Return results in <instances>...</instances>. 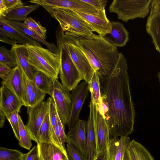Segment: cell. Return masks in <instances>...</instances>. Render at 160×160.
Instances as JSON below:
<instances>
[{
	"label": "cell",
	"mask_w": 160,
	"mask_h": 160,
	"mask_svg": "<svg viewBox=\"0 0 160 160\" xmlns=\"http://www.w3.org/2000/svg\"><path fill=\"white\" fill-rule=\"evenodd\" d=\"M128 69L126 59L120 53L110 72L100 77L102 103L97 109L106 120L110 139L128 136L133 130L135 110Z\"/></svg>",
	"instance_id": "1"
},
{
	"label": "cell",
	"mask_w": 160,
	"mask_h": 160,
	"mask_svg": "<svg viewBox=\"0 0 160 160\" xmlns=\"http://www.w3.org/2000/svg\"><path fill=\"white\" fill-rule=\"evenodd\" d=\"M64 37L81 49L100 77L108 75L115 66L120 52L103 37L95 34L85 36L68 32Z\"/></svg>",
	"instance_id": "2"
},
{
	"label": "cell",
	"mask_w": 160,
	"mask_h": 160,
	"mask_svg": "<svg viewBox=\"0 0 160 160\" xmlns=\"http://www.w3.org/2000/svg\"><path fill=\"white\" fill-rule=\"evenodd\" d=\"M28 60L36 70L41 72L52 79L58 78L60 66L58 54L41 46L27 45Z\"/></svg>",
	"instance_id": "3"
},
{
	"label": "cell",
	"mask_w": 160,
	"mask_h": 160,
	"mask_svg": "<svg viewBox=\"0 0 160 160\" xmlns=\"http://www.w3.org/2000/svg\"><path fill=\"white\" fill-rule=\"evenodd\" d=\"M56 36L60 62L59 77L62 85L71 91L83 79L69 54L63 48L64 32L62 30L57 31Z\"/></svg>",
	"instance_id": "4"
},
{
	"label": "cell",
	"mask_w": 160,
	"mask_h": 160,
	"mask_svg": "<svg viewBox=\"0 0 160 160\" xmlns=\"http://www.w3.org/2000/svg\"><path fill=\"white\" fill-rule=\"evenodd\" d=\"M58 22L61 30L85 36L92 35L93 31L73 10L54 8L46 10Z\"/></svg>",
	"instance_id": "5"
},
{
	"label": "cell",
	"mask_w": 160,
	"mask_h": 160,
	"mask_svg": "<svg viewBox=\"0 0 160 160\" xmlns=\"http://www.w3.org/2000/svg\"><path fill=\"white\" fill-rule=\"evenodd\" d=\"M152 0H114L108 8L117 14L118 18L127 22L137 18H144L150 11Z\"/></svg>",
	"instance_id": "6"
},
{
	"label": "cell",
	"mask_w": 160,
	"mask_h": 160,
	"mask_svg": "<svg viewBox=\"0 0 160 160\" xmlns=\"http://www.w3.org/2000/svg\"><path fill=\"white\" fill-rule=\"evenodd\" d=\"M53 87L51 97L56 106L58 116L63 126L68 124L71 110L70 91L58 80L53 79Z\"/></svg>",
	"instance_id": "7"
},
{
	"label": "cell",
	"mask_w": 160,
	"mask_h": 160,
	"mask_svg": "<svg viewBox=\"0 0 160 160\" xmlns=\"http://www.w3.org/2000/svg\"><path fill=\"white\" fill-rule=\"evenodd\" d=\"M63 47L69 54L83 80L89 84L95 72L87 57L76 44L67 41L65 38Z\"/></svg>",
	"instance_id": "8"
},
{
	"label": "cell",
	"mask_w": 160,
	"mask_h": 160,
	"mask_svg": "<svg viewBox=\"0 0 160 160\" xmlns=\"http://www.w3.org/2000/svg\"><path fill=\"white\" fill-rule=\"evenodd\" d=\"M28 121L26 125L32 140L38 143V136L39 128L48 113L47 101H42L33 107H28Z\"/></svg>",
	"instance_id": "9"
},
{
	"label": "cell",
	"mask_w": 160,
	"mask_h": 160,
	"mask_svg": "<svg viewBox=\"0 0 160 160\" xmlns=\"http://www.w3.org/2000/svg\"><path fill=\"white\" fill-rule=\"evenodd\" d=\"M89 90V84L84 81L72 90L71 94V110L67 126L70 129L77 122L79 116Z\"/></svg>",
	"instance_id": "10"
},
{
	"label": "cell",
	"mask_w": 160,
	"mask_h": 160,
	"mask_svg": "<svg viewBox=\"0 0 160 160\" xmlns=\"http://www.w3.org/2000/svg\"><path fill=\"white\" fill-rule=\"evenodd\" d=\"M94 119L97 155L108 149L110 138L109 129L106 120L97 109L95 104L94 107Z\"/></svg>",
	"instance_id": "11"
},
{
	"label": "cell",
	"mask_w": 160,
	"mask_h": 160,
	"mask_svg": "<svg viewBox=\"0 0 160 160\" xmlns=\"http://www.w3.org/2000/svg\"><path fill=\"white\" fill-rule=\"evenodd\" d=\"M23 104L19 97L11 90L2 85L0 89V109L7 119L14 112L18 113Z\"/></svg>",
	"instance_id": "12"
},
{
	"label": "cell",
	"mask_w": 160,
	"mask_h": 160,
	"mask_svg": "<svg viewBox=\"0 0 160 160\" xmlns=\"http://www.w3.org/2000/svg\"><path fill=\"white\" fill-rule=\"evenodd\" d=\"M94 103L90 98L89 113L87 121L86 147L87 160H94L97 155V144L94 130Z\"/></svg>",
	"instance_id": "13"
},
{
	"label": "cell",
	"mask_w": 160,
	"mask_h": 160,
	"mask_svg": "<svg viewBox=\"0 0 160 160\" xmlns=\"http://www.w3.org/2000/svg\"><path fill=\"white\" fill-rule=\"evenodd\" d=\"M86 125V121L79 119L76 124L69 130L66 135L69 142L76 146L87 158Z\"/></svg>",
	"instance_id": "14"
},
{
	"label": "cell",
	"mask_w": 160,
	"mask_h": 160,
	"mask_svg": "<svg viewBox=\"0 0 160 160\" xmlns=\"http://www.w3.org/2000/svg\"><path fill=\"white\" fill-rule=\"evenodd\" d=\"M11 50L14 54L17 65L29 79L34 81L36 71L28 62L27 46L16 44L12 46Z\"/></svg>",
	"instance_id": "15"
},
{
	"label": "cell",
	"mask_w": 160,
	"mask_h": 160,
	"mask_svg": "<svg viewBox=\"0 0 160 160\" xmlns=\"http://www.w3.org/2000/svg\"><path fill=\"white\" fill-rule=\"evenodd\" d=\"M74 11L88 24L93 32H96L99 35L103 37L110 33L111 30V22L108 18H105L99 16Z\"/></svg>",
	"instance_id": "16"
},
{
	"label": "cell",
	"mask_w": 160,
	"mask_h": 160,
	"mask_svg": "<svg viewBox=\"0 0 160 160\" xmlns=\"http://www.w3.org/2000/svg\"><path fill=\"white\" fill-rule=\"evenodd\" d=\"M37 147L40 160H68L67 154L52 142H39Z\"/></svg>",
	"instance_id": "17"
},
{
	"label": "cell",
	"mask_w": 160,
	"mask_h": 160,
	"mask_svg": "<svg viewBox=\"0 0 160 160\" xmlns=\"http://www.w3.org/2000/svg\"><path fill=\"white\" fill-rule=\"evenodd\" d=\"M110 33L103 37L112 45L120 47L125 46L129 40V32L123 24L119 22L110 21Z\"/></svg>",
	"instance_id": "18"
},
{
	"label": "cell",
	"mask_w": 160,
	"mask_h": 160,
	"mask_svg": "<svg viewBox=\"0 0 160 160\" xmlns=\"http://www.w3.org/2000/svg\"><path fill=\"white\" fill-rule=\"evenodd\" d=\"M0 29L3 30L10 38L21 44L41 46L40 43L8 23L2 17H0Z\"/></svg>",
	"instance_id": "19"
},
{
	"label": "cell",
	"mask_w": 160,
	"mask_h": 160,
	"mask_svg": "<svg viewBox=\"0 0 160 160\" xmlns=\"http://www.w3.org/2000/svg\"><path fill=\"white\" fill-rule=\"evenodd\" d=\"M22 74V71L18 65L12 68L6 78L2 82V85L13 91L22 101L23 96Z\"/></svg>",
	"instance_id": "20"
},
{
	"label": "cell",
	"mask_w": 160,
	"mask_h": 160,
	"mask_svg": "<svg viewBox=\"0 0 160 160\" xmlns=\"http://www.w3.org/2000/svg\"><path fill=\"white\" fill-rule=\"evenodd\" d=\"M123 160H154L149 151L134 140L131 141L125 151Z\"/></svg>",
	"instance_id": "21"
},
{
	"label": "cell",
	"mask_w": 160,
	"mask_h": 160,
	"mask_svg": "<svg viewBox=\"0 0 160 160\" xmlns=\"http://www.w3.org/2000/svg\"><path fill=\"white\" fill-rule=\"evenodd\" d=\"M146 30L151 37L152 43L160 55V14H150L147 19Z\"/></svg>",
	"instance_id": "22"
},
{
	"label": "cell",
	"mask_w": 160,
	"mask_h": 160,
	"mask_svg": "<svg viewBox=\"0 0 160 160\" xmlns=\"http://www.w3.org/2000/svg\"><path fill=\"white\" fill-rule=\"evenodd\" d=\"M130 141L128 136L110 139L108 149L112 160H123L126 148Z\"/></svg>",
	"instance_id": "23"
},
{
	"label": "cell",
	"mask_w": 160,
	"mask_h": 160,
	"mask_svg": "<svg viewBox=\"0 0 160 160\" xmlns=\"http://www.w3.org/2000/svg\"><path fill=\"white\" fill-rule=\"evenodd\" d=\"M40 6L38 4H34L18 7L8 10L6 17L3 18L7 21H24L29 14L37 9Z\"/></svg>",
	"instance_id": "24"
},
{
	"label": "cell",
	"mask_w": 160,
	"mask_h": 160,
	"mask_svg": "<svg viewBox=\"0 0 160 160\" xmlns=\"http://www.w3.org/2000/svg\"><path fill=\"white\" fill-rule=\"evenodd\" d=\"M4 20L8 24L20 30L39 43H42L44 44L48 49L58 54V51L57 47L53 42L50 43L46 41L40 36L28 29L25 26L23 22Z\"/></svg>",
	"instance_id": "25"
},
{
	"label": "cell",
	"mask_w": 160,
	"mask_h": 160,
	"mask_svg": "<svg viewBox=\"0 0 160 160\" xmlns=\"http://www.w3.org/2000/svg\"><path fill=\"white\" fill-rule=\"evenodd\" d=\"M34 82L38 88L51 97L53 87L52 78L41 72L36 71Z\"/></svg>",
	"instance_id": "26"
},
{
	"label": "cell",
	"mask_w": 160,
	"mask_h": 160,
	"mask_svg": "<svg viewBox=\"0 0 160 160\" xmlns=\"http://www.w3.org/2000/svg\"><path fill=\"white\" fill-rule=\"evenodd\" d=\"M64 128L65 127L58 116V124L54 129V134L52 138V142L59 146L67 154L65 143L68 142L69 141L65 133Z\"/></svg>",
	"instance_id": "27"
},
{
	"label": "cell",
	"mask_w": 160,
	"mask_h": 160,
	"mask_svg": "<svg viewBox=\"0 0 160 160\" xmlns=\"http://www.w3.org/2000/svg\"><path fill=\"white\" fill-rule=\"evenodd\" d=\"M89 84L91 98L92 99L98 108L101 104L102 99L100 77L97 72H95L91 82Z\"/></svg>",
	"instance_id": "28"
},
{
	"label": "cell",
	"mask_w": 160,
	"mask_h": 160,
	"mask_svg": "<svg viewBox=\"0 0 160 160\" xmlns=\"http://www.w3.org/2000/svg\"><path fill=\"white\" fill-rule=\"evenodd\" d=\"M19 140V144L22 148L30 150L32 144L30 134L20 115H18Z\"/></svg>",
	"instance_id": "29"
},
{
	"label": "cell",
	"mask_w": 160,
	"mask_h": 160,
	"mask_svg": "<svg viewBox=\"0 0 160 160\" xmlns=\"http://www.w3.org/2000/svg\"><path fill=\"white\" fill-rule=\"evenodd\" d=\"M38 143L42 142H52L51 128L48 113L39 128L38 136Z\"/></svg>",
	"instance_id": "30"
},
{
	"label": "cell",
	"mask_w": 160,
	"mask_h": 160,
	"mask_svg": "<svg viewBox=\"0 0 160 160\" xmlns=\"http://www.w3.org/2000/svg\"><path fill=\"white\" fill-rule=\"evenodd\" d=\"M25 26L29 30L35 33L43 39H46V29L39 22H36L31 17L24 21Z\"/></svg>",
	"instance_id": "31"
},
{
	"label": "cell",
	"mask_w": 160,
	"mask_h": 160,
	"mask_svg": "<svg viewBox=\"0 0 160 160\" xmlns=\"http://www.w3.org/2000/svg\"><path fill=\"white\" fill-rule=\"evenodd\" d=\"M25 154L17 149L0 148V160H24Z\"/></svg>",
	"instance_id": "32"
},
{
	"label": "cell",
	"mask_w": 160,
	"mask_h": 160,
	"mask_svg": "<svg viewBox=\"0 0 160 160\" xmlns=\"http://www.w3.org/2000/svg\"><path fill=\"white\" fill-rule=\"evenodd\" d=\"M0 63L7 65L12 68L18 66L11 50L3 46L0 47Z\"/></svg>",
	"instance_id": "33"
},
{
	"label": "cell",
	"mask_w": 160,
	"mask_h": 160,
	"mask_svg": "<svg viewBox=\"0 0 160 160\" xmlns=\"http://www.w3.org/2000/svg\"><path fill=\"white\" fill-rule=\"evenodd\" d=\"M47 101L48 106V114L51 125L52 139L54 134V129L58 124V115L56 105L52 98L49 97Z\"/></svg>",
	"instance_id": "34"
},
{
	"label": "cell",
	"mask_w": 160,
	"mask_h": 160,
	"mask_svg": "<svg viewBox=\"0 0 160 160\" xmlns=\"http://www.w3.org/2000/svg\"><path fill=\"white\" fill-rule=\"evenodd\" d=\"M23 96L22 101L24 106L27 107L28 98L36 87L34 81L29 79L23 72Z\"/></svg>",
	"instance_id": "35"
},
{
	"label": "cell",
	"mask_w": 160,
	"mask_h": 160,
	"mask_svg": "<svg viewBox=\"0 0 160 160\" xmlns=\"http://www.w3.org/2000/svg\"><path fill=\"white\" fill-rule=\"evenodd\" d=\"M66 149L68 160H87L83 153L70 142L67 143Z\"/></svg>",
	"instance_id": "36"
},
{
	"label": "cell",
	"mask_w": 160,
	"mask_h": 160,
	"mask_svg": "<svg viewBox=\"0 0 160 160\" xmlns=\"http://www.w3.org/2000/svg\"><path fill=\"white\" fill-rule=\"evenodd\" d=\"M46 94L36 86L28 98L27 107H33L42 102Z\"/></svg>",
	"instance_id": "37"
},
{
	"label": "cell",
	"mask_w": 160,
	"mask_h": 160,
	"mask_svg": "<svg viewBox=\"0 0 160 160\" xmlns=\"http://www.w3.org/2000/svg\"><path fill=\"white\" fill-rule=\"evenodd\" d=\"M18 115V112H14L10 115L7 119L11 126L15 137L19 141V135Z\"/></svg>",
	"instance_id": "38"
},
{
	"label": "cell",
	"mask_w": 160,
	"mask_h": 160,
	"mask_svg": "<svg viewBox=\"0 0 160 160\" xmlns=\"http://www.w3.org/2000/svg\"><path fill=\"white\" fill-rule=\"evenodd\" d=\"M100 12H105V8L108 1L105 0H82Z\"/></svg>",
	"instance_id": "39"
},
{
	"label": "cell",
	"mask_w": 160,
	"mask_h": 160,
	"mask_svg": "<svg viewBox=\"0 0 160 160\" xmlns=\"http://www.w3.org/2000/svg\"><path fill=\"white\" fill-rule=\"evenodd\" d=\"M0 41L12 46L16 44L17 43L16 41L10 38L3 30L0 29Z\"/></svg>",
	"instance_id": "40"
},
{
	"label": "cell",
	"mask_w": 160,
	"mask_h": 160,
	"mask_svg": "<svg viewBox=\"0 0 160 160\" xmlns=\"http://www.w3.org/2000/svg\"><path fill=\"white\" fill-rule=\"evenodd\" d=\"M4 1L8 10L24 5V3L20 0H4Z\"/></svg>",
	"instance_id": "41"
},
{
	"label": "cell",
	"mask_w": 160,
	"mask_h": 160,
	"mask_svg": "<svg viewBox=\"0 0 160 160\" xmlns=\"http://www.w3.org/2000/svg\"><path fill=\"white\" fill-rule=\"evenodd\" d=\"M150 8V15L154 13L160 14V0H152Z\"/></svg>",
	"instance_id": "42"
},
{
	"label": "cell",
	"mask_w": 160,
	"mask_h": 160,
	"mask_svg": "<svg viewBox=\"0 0 160 160\" xmlns=\"http://www.w3.org/2000/svg\"><path fill=\"white\" fill-rule=\"evenodd\" d=\"M12 68L7 65L0 63V77L2 80L6 78Z\"/></svg>",
	"instance_id": "43"
},
{
	"label": "cell",
	"mask_w": 160,
	"mask_h": 160,
	"mask_svg": "<svg viewBox=\"0 0 160 160\" xmlns=\"http://www.w3.org/2000/svg\"><path fill=\"white\" fill-rule=\"evenodd\" d=\"M38 156L37 147L35 146L25 154L24 160H35Z\"/></svg>",
	"instance_id": "44"
},
{
	"label": "cell",
	"mask_w": 160,
	"mask_h": 160,
	"mask_svg": "<svg viewBox=\"0 0 160 160\" xmlns=\"http://www.w3.org/2000/svg\"><path fill=\"white\" fill-rule=\"evenodd\" d=\"M94 160H112L109 149L106 150L98 153Z\"/></svg>",
	"instance_id": "45"
},
{
	"label": "cell",
	"mask_w": 160,
	"mask_h": 160,
	"mask_svg": "<svg viewBox=\"0 0 160 160\" xmlns=\"http://www.w3.org/2000/svg\"><path fill=\"white\" fill-rule=\"evenodd\" d=\"M8 9L6 6L4 0H0V17L5 18L6 16Z\"/></svg>",
	"instance_id": "46"
},
{
	"label": "cell",
	"mask_w": 160,
	"mask_h": 160,
	"mask_svg": "<svg viewBox=\"0 0 160 160\" xmlns=\"http://www.w3.org/2000/svg\"><path fill=\"white\" fill-rule=\"evenodd\" d=\"M0 127L1 128H2L4 126L5 120L6 116L3 112L0 109Z\"/></svg>",
	"instance_id": "47"
},
{
	"label": "cell",
	"mask_w": 160,
	"mask_h": 160,
	"mask_svg": "<svg viewBox=\"0 0 160 160\" xmlns=\"http://www.w3.org/2000/svg\"><path fill=\"white\" fill-rule=\"evenodd\" d=\"M158 76L159 78V80L160 83V71L158 72Z\"/></svg>",
	"instance_id": "48"
},
{
	"label": "cell",
	"mask_w": 160,
	"mask_h": 160,
	"mask_svg": "<svg viewBox=\"0 0 160 160\" xmlns=\"http://www.w3.org/2000/svg\"><path fill=\"white\" fill-rule=\"evenodd\" d=\"M35 160H40V159L39 158L38 156V157H37V158L35 159Z\"/></svg>",
	"instance_id": "49"
}]
</instances>
